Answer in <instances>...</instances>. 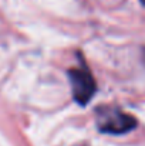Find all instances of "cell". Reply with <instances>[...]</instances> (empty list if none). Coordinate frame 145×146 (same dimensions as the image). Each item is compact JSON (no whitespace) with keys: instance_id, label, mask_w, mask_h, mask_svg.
I'll use <instances>...</instances> for the list:
<instances>
[{"instance_id":"6da1fadb","label":"cell","mask_w":145,"mask_h":146,"mask_svg":"<svg viewBox=\"0 0 145 146\" xmlns=\"http://www.w3.org/2000/svg\"><path fill=\"white\" fill-rule=\"evenodd\" d=\"M97 126L102 133L122 135L137 126V119L112 106H104L97 111Z\"/></svg>"},{"instance_id":"277c9868","label":"cell","mask_w":145,"mask_h":146,"mask_svg":"<svg viewBox=\"0 0 145 146\" xmlns=\"http://www.w3.org/2000/svg\"><path fill=\"white\" fill-rule=\"evenodd\" d=\"M141 3H142V4H144V6H145V0H141Z\"/></svg>"},{"instance_id":"7a4b0ae2","label":"cell","mask_w":145,"mask_h":146,"mask_svg":"<svg viewBox=\"0 0 145 146\" xmlns=\"http://www.w3.org/2000/svg\"><path fill=\"white\" fill-rule=\"evenodd\" d=\"M67 75L74 101L81 106L87 105L97 92V84L91 71L87 67H74L68 70Z\"/></svg>"},{"instance_id":"3957f363","label":"cell","mask_w":145,"mask_h":146,"mask_svg":"<svg viewBox=\"0 0 145 146\" xmlns=\"http://www.w3.org/2000/svg\"><path fill=\"white\" fill-rule=\"evenodd\" d=\"M142 61H144V64H145V48H144V51H142Z\"/></svg>"}]
</instances>
